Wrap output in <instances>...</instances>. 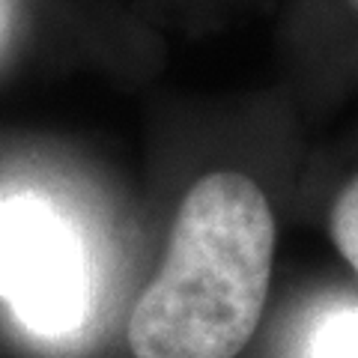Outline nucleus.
Returning <instances> with one entry per match:
<instances>
[{
  "label": "nucleus",
  "instance_id": "f257e3e1",
  "mask_svg": "<svg viewBox=\"0 0 358 358\" xmlns=\"http://www.w3.org/2000/svg\"><path fill=\"white\" fill-rule=\"evenodd\" d=\"M275 218L254 179L215 171L188 188L164 263L134 301V358H236L260 326Z\"/></svg>",
  "mask_w": 358,
  "mask_h": 358
},
{
  "label": "nucleus",
  "instance_id": "f03ea898",
  "mask_svg": "<svg viewBox=\"0 0 358 358\" xmlns=\"http://www.w3.org/2000/svg\"><path fill=\"white\" fill-rule=\"evenodd\" d=\"M0 293L36 334H69L81 326L87 281L78 242L42 200L0 203Z\"/></svg>",
  "mask_w": 358,
  "mask_h": 358
},
{
  "label": "nucleus",
  "instance_id": "7ed1b4c3",
  "mask_svg": "<svg viewBox=\"0 0 358 358\" xmlns=\"http://www.w3.org/2000/svg\"><path fill=\"white\" fill-rule=\"evenodd\" d=\"M313 358H358V310H338L322 320Z\"/></svg>",
  "mask_w": 358,
  "mask_h": 358
},
{
  "label": "nucleus",
  "instance_id": "20e7f679",
  "mask_svg": "<svg viewBox=\"0 0 358 358\" xmlns=\"http://www.w3.org/2000/svg\"><path fill=\"white\" fill-rule=\"evenodd\" d=\"M331 242L358 272V176L343 188L331 209Z\"/></svg>",
  "mask_w": 358,
  "mask_h": 358
},
{
  "label": "nucleus",
  "instance_id": "39448f33",
  "mask_svg": "<svg viewBox=\"0 0 358 358\" xmlns=\"http://www.w3.org/2000/svg\"><path fill=\"white\" fill-rule=\"evenodd\" d=\"M355 3H358V0H355Z\"/></svg>",
  "mask_w": 358,
  "mask_h": 358
}]
</instances>
